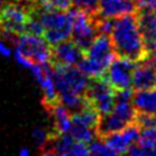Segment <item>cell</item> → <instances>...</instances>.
<instances>
[{
  "instance_id": "cell-5",
  "label": "cell",
  "mask_w": 156,
  "mask_h": 156,
  "mask_svg": "<svg viewBox=\"0 0 156 156\" xmlns=\"http://www.w3.org/2000/svg\"><path fill=\"white\" fill-rule=\"evenodd\" d=\"M28 4L21 1H6L0 7V30L11 34L24 33L26 23L29 18Z\"/></svg>"
},
{
  "instance_id": "cell-9",
  "label": "cell",
  "mask_w": 156,
  "mask_h": 156,
  "mask_svg": "<svg viewBox=\"0 0 156 156\" xmlns=\"http://www.w3.org/2000/svg\"><path fill=\"white\" fill-rule=\"evenodd\" d=\"M139 133H140V128L134 122L117 132H113V133L104 136L105 138L104 141L117 154L126 155L128 152V150L134 144H136Z\"/></svg>"
},
{
  "instance_id": "cell-3",
  "label": "cell",
  "mask_w": 156,
  "mask_h": 156,
  "mask_svg": "<svg viewBox=\"0 0 156 156\" xmlns=\"http://www.w3.org/2000/svg\"><path fill=\"white\" fill-rule=\"evenodd\" d=\"M115 57L116 54L110 35L99 33L85 50L84 56L77 67L89 79L101 78Z\"/></svg>"
},
{
  "instance_id": "cell-8",
  "label": "cell",
  "mask_w": 156,
  "mask_h": 156,
  "mask_svg": "<svg viewBox=\"0 0 156 156\" xmlns=\"http://www.w3.org/2000/svg\"><path fill=\"white\" fill-rule=\"evenodd\" d=\"M135 65L136 61L116 55L107 67L104 78L115 90L132 88V74Z\"/></svg>"
},
{
  "instance_id": "cell-31",
  "label": "cell",
  "mask_w": 156,
  "mask_h": 156,
  "mask_svg": "<svg viewBox=\"0 0 156 156\" xmlns=\"http://www.w3.org/2000/svg\"><path fill=\"white\" fill-rule=\"evenodd\" d=\"M4 1H21V0H4Z\"/></svg>"
},
{
  "instance_id": "cell-25",
  "label": "cell",
  "mask_w": 156,
  "mask_h": 156,
  "mask_svg": "<svg viewBox=\"0 0 156 156\" xmlns=\"http://www.w3.org/2000/svg\"><path fill=\"white\" fill-rule=\"evenodd\" d=\"M12 55H13L15 61H16L21 67L27 68V69H30V68L34 66V62H33L30 58H28L27 56H24V55H23L20 50H17V49H15V50L12 51Z\"/></svg>"
},
{
  "instance_id": "cell-26",
  "label": "cell",
  "mask_w": 156,
  "mask_h": 156,
  "mask_svg": "<svg viewBox=\"0 0 156 156\" xmlns=\"http://www.w3.org/2000/svg\"><path fill=\"white\" fill-rule=\"evenodd\" d=\"M138 10L156 11V0H134Z\"/></svg>"
},
{
  "instance_id": "cell-16",
  "label": "cell",
  "mask_w": 156,
  "mask_h": 156,
  "mask_svg": "<svg viewBox=\"0 0 156 156\" xmlns=\"http://www.w3.org/2000/svg\"><path fill=\"white\" fill-rule=\"evenodd\" d=\"M48 107H50V113L52 117L55 133L56 134L69 133L71 124H72V112L58 101Z\"/></svg>"
},
{
  "instance_id": "cell-11",
  "label": "cell",
  "mask_w": 156,
  "mask_h": 156,
  "mask_svg": "<svg viewBox=\"0 0 156 156\" xmlns=\"http://www.w3.org/2000/svg\"><path fill=\"white\" fill-rule=\"evenodd\" d=\"M84 56V51L73 41L63 40L51 49V60L55 65L62 66H77Z\"/></svg>"
},
{
  "instance_id": "cell-20",
  "label": "cell",
  "mask_w": 156,
  "mask_h": 156,
  "mask_svg": "<svg viewBox=\"0 0 156 156\" xmlns=\"http://www.w3.org/2000/svg\"><path fill=\"white\" fill-rule=\"evenodd\" d=\"M138 145L156 149V128H145L140 129L139 138L136 141Z\"/></svg>"
},
{
  "instance_id": "cell-15",
  "label": "cell",
  "mask_w": 156,
  "mask_h": 156,
  "mask_svg": "<svg viewBox=\"0 0 156 156\" xmlns=\"http://www.w3.org/2000/svg\"><path fill=\"white\" fill-rule=\"evenodd\" d=\"M132 104L139 113L156 115V87L133 91Z\"/></svg>"
},
{
  "instance_id": "cell-2",
  "label": "cell",
  "mask_w": 156,
  "mask_h": 156,
  "mask_svg": "<svg viewBox=\"0 0 156 156\" xmlns=\"http://www.w3.org/2000/svg\"><path fill=\"white\" fill-rule=\"evenodd\" d=\"M51 74L57 90V100L71 112H76L87 104L85 91L89 78L77 66L55 65Z\"/></svg>"
},
{
  "instance_id": "cell-13",
  "label": "cell",
  "mask_w": 156,
  "mask_h": 156,
  "mask_svg": "<svg viewBox=\"0 0 156 156\" xmlns=\"http://www.w3.org/2000/svg\"><path fill=\"white\" fill-rule=\"evenodd\" d=\"M136 17L139 22V28L143 34L145 46L150 54L156 48V11L138 10Z\"/></svg>"
},
{
  "instance_id": "cell-30",
  "label": "cell",
  "mask_w": 156,
  "mask_h": 156,
  "mask_svg": "<svg viewBox=\"0 0 156 156\" xmlns=\"http://www.w3.org/2000/svg\"><path fill=\"white\" fill-rule=\"evenodd\" d=\"M18 156H30V151L27 147H22L18 152Z\"/></svg>"
},
{
  "instance_id": "cell-18",
  "label": "cell",
  "mask_w": 156,
  "mask_h": 156,
  "mask_svg": "<svg viewBox=\"0 0 156 156\" xmlns=\"http://www.w3.org/2000/svg\"><path fill=\"white\" fill-rule=\"evenodd\" d=\"M89 156H121L112 150L104 140L94 139L89 144Z\"/></svg>"
},
{
  "instance_id": "cell-19",
  "label": "cell",
  "mask_w": 156,
  "mask_h": 156,
  "mask_svg": "<svg viewBox=\"0 0 156 156\" xmlns=\"http://www.w3.org/2000/svg\"><path fill=\"white\" fill-rule=\"evenodd\" d=\"M72 7L80 10L90 16H98L99 0H71Z\"/></svg>"
},
{
  "instance_id": "cell-27",
  "label": "cell",
  "mask_w": 156,
  "mask_h": 156,
  "mask_svg": "<svg viewBox=\"0 0 156 156\" xmlns=\"http://www.w3.org/2000/svg\"><path fill=\"white\" fill-rule=\"evenodd\" d=\"M12 55V50L10 49V46L0 38V56L2 57H9Z\"/></svg>"
},
{
  "instance_id": "cell-10",
  "label": "cell",
  "mask_w": 156,
  "mask_h": 156,
  "mask_svg": "<svg viewBox=\"0 0 156 156\" xmlns=\"http://www.w3.org/2000/svg\"><path fill=\"white\" fill-rule=\"evenodd\" d=\"M33 78L38 83L43 96H44V102L46 106H50L55 102H57V90L56 85L51 74V67L48 65H39L34 63V66L29 69Z\"/></svg>"
},
{
  "instance_id": "cell-29",
  "label": "cell",
  "mask_w": 156,
  "mask_h": 156,
  "mask_svg": "<svg viewBox=\"0 0 156 156\" xmlns=\"http://www.w3.org/2000/svg\"><path fill=\"white\" fill-rule=\"evenodd\" d=\"M149 56H150V60H149V61H150V62L154 65V67L156 68V48L149 54Z\"/></svg>"
},
{
  "instance_id": "cell-12",
  "label": "cell",
  "mask_w": 156,
  "mask_h": 156,
  "mask_svg": "<svg viewBox=\"0 0 156 156\" xmlns=\"http://www.w3.org/2000/svg\"><path fill=\"white\" fill-rule=\"evenodd\" d=\"M132 87L135 90L156 87V68L149 61V57L136 62L132 74Z\"/></svg>"
},
{
  "instance_id": "cell-23",
  "label": "cell",
  "mask_w": 156,
  "mask_h": 156,
  "mask_svg": "<svg viewBox=\"0 0 156 156\" xmlns=\"http://www.w3.org/2000/svg\"><path fill=\"white\" fill-rule=\"evenodd\" d=\"M135 123L140 129L145 128H156V115L139 113L135 117Z\"/></svg>"
},
{
  "instance_id": "cell-4",
  "label": "cell",
  "mask_w": 156,
  "mask_h": 156,
  "mask_svg": "<svg viewBox=\"0 0 156 156\" xmlns=\"http://www.w3.org/2000/svg\"><path fill=\"white\" fill-rule=\"evenodd\" d=\"M15 49L20 50L24 56L34 63L48 65L51 61V46L40 35L29 33L17 34L12 40Z\"/></svg>"
},
{
  "instance_id": "cell-7",
  "label": "cell",
  "mask_w": 156,
  "mask_h": 156,
  "mask_svg": "<svg viewBox=\"0 0 156 156\" xmlns=\"http://www.w3.org/2000/svg\"><path fill=\"white\" fill-rule=\"evenodd\" d=\"M99 34L96 26V16L87 15L85 12L73 7V20L71 37L72 40L85 52L94 38Z\"/></svg>"
},
{
  "instance_id": "cell-6",
  "label": "cell",
  "mask_w": 156,
  "mask_h": 156,
  "mask_svg": "<svg viewBox=\"0 0 156 156\" xmlns=\"http://www.w3.org/2000/svg\"><path fill=\"white\" fill-rule=\"evenodd\" d=\"M115 94L116 90L107 83L104 77L89 79L85 98L100 116L111 111L115 104Z\"/></svg>"
},
{
  "instance_id": "cell-1",
  "label": "cell",
  "mask_w": 156,
  "mask_h": 156,
  "mask_svg": "<svg viewBox=\"0 0 156 156\" xmlns=\"http://www.w3.org/2000/svg\"><path fill=\"white\" fill-rule=\"evenodd\" d=\"M110 39L117 56L128 57L133 61H141L149 57L143 34L139 28L136 12H129L115 17Z\"/></svg>"
},
{
  "instance_id": "cell-21",
  "label": "cell",
  "mask_w": 156,
  "mask_h": 156,
  "mask_svg": "<svg viewBox=\"0 0 156 156\" xmlns=\"http://www.w3.org/2000/svg\"><path fill=\"white\" fill-rule=\"evenodd\" d=\"M32 138L34 140V143L37 145H39L40 147H44L46 145H49V141L51 139L49 132L43 127V126H35L32 130Z\"/></svg>"
},
{
  "instance_id": "cell-14",
  "label": "cell",
  "mask_w": 156,
  "mask_h": 156,
  "mask_svg": "<svg viewBox=\"0 0 156 156\" xmlns=\"http://www.w3.org/2000/svg\"><path fill=\"white\" fill-rule=\"evenodd\" d=\"M136 11L138 9L134 0H99L98 17L115 18L121 15Z\"/></svg>"
},
{
  "instance_id": "cell-24",
  "label": "cell",
  "mask_w": 156,
  "mask_h": 156,
  "mask_svg": "<svg viewBox=\"0 0 156 156\" xmlns=\"http://www.w3.org/2000/svg\"><path fill=\"white\" fill-rule=\"evenodd\" d=\"M126 155L127 156H156V149H150V147L134 144Z\"/></svg>"
},
{
  "instance_id": "cell-22",
  "label": "cell",
  "mask_w": 156,
  "mask_h": 156,
  "mask_svg": "<svg viewBox=\"0 0 156 156\" xmlns=\"http://www.w3.org/2000/svg\"><path fill=\"white\" fill-rule=\"evenodd\" d=\"M65 156H89V144L74 140Z\"/></svg>"
},
{
  "instance_id": "cell-17",
  "label": "cell",
  "mask_w": 156,
  "mask_h": 156,
  "mask_svg": "<svg viewBox=\"0 0 156 156\" xmlns=\"http://www.w3.org/2000/svg\"><path fill=\"white\" fill-rule=\"evenodd\" d=\"M71 136L77 140L82 141L85 144H90L98 135V130L95 128H89V127H83V126H77V124H71L69 133Z\"/></svg>"
},
{
  "instance_id": "cell-28",
  "label": "cell",
  "mask_w": 156,
  "mask_h": 156,
  "mask_svg": "<svg viewBox=\"0 0 156 156\" xmlns=\"http://www.w3.org/2000/svg\"><path fill=\"white\" fill-rule=\"evenodd\" d=\"M41 156H62V155H60L58 152H56V151H55L54 149H51V147H46V149L43 151Z\"/></svg>"
}]
</instances>
